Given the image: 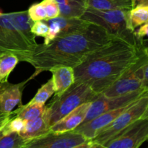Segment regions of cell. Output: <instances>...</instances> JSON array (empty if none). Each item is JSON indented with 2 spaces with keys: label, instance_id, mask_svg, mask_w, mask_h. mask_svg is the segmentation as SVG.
<instances>
[{
  "label": "cell",
  "instance_id": "e0dca14e",
  "mask_svg": "<svg viewBox=\"0 0 148 148\" xmlns=\"http://www.w3.org/2000/svg\"><path fill=\"white\" fill-rule=\"evenodd\" d=\"M46 109L45 104L27 103L24 106H20L15 111H11L14 116L20 117L23 121H27L33 120L41 116Z\"/></svg>",
  "mask_w": 148,
  "mask_h": 148
},
{
  "label": "cell",
  "instance_id": "8992f818",
  "mask_svg": "<svg viewBox=\"0 0 148 148\" xmlns=\"http://www.w3.org/2000/svg\"><path fill=\"white\" fill-rule=\"evenodd\" d=\"M148 117V95H143L131 104L109 125L101 130L91 141L105 147L113 139L124 132L140 119Z\"/></svg>",
  "mask_w": 148,
  "mask_h": 148
},
{
  "label": "cell",
  "instance_id": "ba28073f",
  "mask_svg": "<svg viewBox=\"0 0 148 148\" xmlns=\"http://www.w3.org/2000/svg\"><path fill=\"white\" fill-rule=\"evenodd\" d=\"M88 140H90L73 131L63 133L49 131L40 137L26 140L22 148H71Z\"/></svg>",
  "mask_w": 148,
  "mask_h": 148
},
{
  "label": "cell",
  "instance_id": "d4e9b609",
  "mask_svg": "<svg viewBox=\"0 0 148 148\" xmlns=\"http://www.w3.org/2000/svg\"><path fill=\"white\" fill-rule=\"evenodd\" d=\"M46 11L47 19H53L59 16V8L56 0H43L40 2Z\"/></svg>",
  "mask_w": 148,
  "mask_h": 148
},
{
  "label": "cell",
  "instance_id": "52a82bcc",
  "mask_svg": "<svg viewBox=\"0 0 148 148\" xmlns=\"http://www.w3.org/2000/svg\"><path fill=\"white\" fill-rule=\"evenodd\" d=\"M147 92L148 89H140L122 96L105 97L101 94L91 102L86 116L82 124H85L104 113L134 102L142 96L147 94Z\"/></svg>",
  "mask_w": 148,
  "mask_h": 148
},
{
  "label": "cell",
  "instance_id": "8fae6325",
  "mask_svg": "<svg viewBox=\"0 0 148 148\" xmlns=\"http://www.w3.org/2000/svg\"><path fill=\"white\" fill-rule=\"evenodd\" d=\"M25 82L17 85L8 82L0 83V115H8L22 100L21 87Z\"/></svg>",
  "mask_w": 148,
  "mask_h": 148
},
{
  "label": "cell",
  "instance_id": "83f0119b",
  "mask_svg": "<svg viewBox=\"0 0 148 148\" xmlns=\"http://www.w3.org/2000/svg\"><path fill=\"white\" fill-rule=\"evenodd\" d=\"M132 9L139 6H148V0H131Z\"/></svg>",
  "mask_w": 148,
  "mask_h": 148
},
{
  "label": "cell",
  "instance_id": "7a4b0ae2",
  "mask_svg": "<svg viewBox=\"0 0 148 148\" xmlns=\"http://www.w3.org/2000/svg\"><path fill=\"white\" fill-rule=\"evenodd\" d=\"M145 51V44L135 46L114 38L107 44L90 53L74 68L75 82L85 83L98 95L119 79Z\"/></svg>",
  "mask_w": 148,
  "mask_h": 148
},
{
  "label": "cell",
  "instance_id": "ac0fdd59",
  "mask_svg": "<svg viewBox=\"0 0 148 148\" xmlns=\"http://www.w3.org/2000/svg\"><path fill=\"white\" fill-rule=\"evenodd\" d=\"M53 19L59 25L60 33L59 36L77 31L89 24V22L82 20L81 18H76V17H64L62 16H59Z\"/></svg>",
  "mask_w": 148,
  "mask_h": 148
},
{
  "label": "cell",
  "instance_id": "277c9868",
  "mask_svg": "<svg viewBox=\"0 0 148 148\" xmlns=\"http://www.w3.org/2000/svg\"><path fill=\"white\" fill-rule=\"evenodd\" d=\"M130 10H114L100 11L87 8L81 16L82 20L103 27L110 35L126 40L130 44L140 46L144 44L143 39H138L131 27L129 20Z\"/></svg>",
  "mask_w": 148,
  "mask_h": 148
},
{
  "label": "cell",
  "instance_id": "5b68a950",
  "mask_svg": "<svg viewBox=\"0 0 148 148\" xmlns=\"http://www.w3.org/2000/svg\"><path fill=\"white\" fill-rule=\"evenodd\" d=\"M98 95L86 84L75 82L63 94L54 96L51 103L46 106L43 116L48 127L50 129L74 109L94 101Z\"/></svg>",
  "mask_w": 148,
  "mask_h": 148
},
{
  "label": "cell",
  "instance_id": "f546056e",
  "mask_svg": "<svg viewBox=\"0 0 148 148\" xmlns=\"http://www.w3.org/2000/svg\"><path fill=\"white\" fill-rule=\"evenodd\" d=\"M71 148H94V143L91 140H88L85 143Z\"/></svg>",
  "mask_w": 148,
  "mask_h": 148
},
{
  "label": "cell",
  "instance_id": "4fadbf2b",
  "mask_svg": "<svg viewBox=\"0 0 148 148\" xmlns=\"http://www.w3.org/2000/svg\"><path fill=\"white\" fill-rule=\"evenodd\" d=\"M49 71L52 73L51 79L55 96L63 94L75 82L74 68L71 66H56Z\"/></svg>",
  "mask_w": 148,
  "mask_h": 148
},
{
  "label": "cell",
  "instance_id": "603a6c76",
  "mask_svg": "<svg viewBox=\"0 0 148 148\" xmlns=\"http://www.w3.org/2000/svg\"><path fill=\"white\" fill-rule=\"evenodd\" d=\"M25 125V121H23L21 118L17 116H14L10 112V119L7 124H5L0 134L1 135L10 134L12 132L20 133L23 130Z\"/></svg>",
  "mask_w": 148,
  "mask_h": 148
},
{
  "label": "cell",
  "instance_id": "6da1fadb",
  "mask_svg": "<svg viewBox=\"0 0 148 148\" xmlns=\"http://www.w3.org/2000/svg\"><path fill=\"white\" fill-rule=\"evenodd\" d=\"M114 38L101 26L89 23L81 30L57 36L49 44H38L27 61L36 69L30 79L56 66L75 68L90 53Z\"/></svg>",
  "mask_w": 148,
  "mask_h": 148
},
{
  "label": "cell",
  "instance_id": "2e32d148",
  "mask_svg": "<svg viewBox=\"0 0 148 148\" xmlns=\"http://www.w3.org/2000/svg\"><path fill=\"white\" fill-rule=\"evenodd\" d=\"M87 8L100 11L132 10L131 0H85Z\"/></svg>",
  "mask_w": 148,
  "mask_h": 148
},
{
  "label": "cell",
  "instance_id": "30bf717a",
  "mask_svg": "<svg viewBox=\"0 0 148 148\" xmlns=\"http://www.w3.org/2000/svg\"><path fill=\"white\" fill-rule=\"evenodd\" d=\"M137 63V61L117 80L106 89L101 95L105 97L122 96L140 89H148L143 86L141 80L136 73Z\"/></svg>",
  "mask_w": 148,
  "mask_h": 148
},
{
  "label": "cell",
  "instance_id": "5bb4252c",
  "mask_svg": "<svg viewBox=\"0 0 148 148\" xmlns=\"http://www.w3.org/2000/svg\"><path fill=\"white\" fill-rule=\"evenodd\" d=\"M49 132V128L42 115L33 120L25 121L24 127L19 134L25 140H28L43 135Z\"/></svg>",
  "mask_w": 148,
  "mask_h": 148
},
{
  "label": "cell",
  "instance_id": "f1b7e54d",
  "mask_svg": "<svg viewBox=\"0 0 148 148\" xmlns=\"http://www.w3.org/2000/svg\"><path fill=\"white\" fill-rule=\"evenodd\" d=\"M10 113L8 114V115H6V116L0 115V132L1 131L3 127L5 126V124L7 123V121L10 120Z\"/></svg>",
  "mask_w": 148,
  "mask_h": 148
},
{
  "label": "cell",
  "instance_id": "3957f363",
  "mask_svg": "<svg viewBox=\"0 0 148 148\" xmlns=\"http://www.w3.org/2000/svg\"><path fill=\"white\" fill-rule=\"evenodd\" d=\"M32 23L27 11L0 12V54L12 53L27 62L38 46L30 31Z\"/></svg>",
  "mask_w": 148,
  "mask_h": 148
},
{
  "label": "cell",
  "instance_id": "7c38bea8",
  "mask_svg": "<svg viewBox=\"0 0 148 148\" xmlns=\"http://www.w3.org/2000/svg\"><path fill=\"white\" fill-rule=\"evenodd\" d=\"M91 102H88L74 109L58 122L50 127L49 131L52 132L63 133L73 131L83 122Z\"/></svg>",
  "mask_w": 148,
  "mask_h": 148
},
{
  "label": "cell",
  "instance_id": "44dd1931",
  "mask_svg": "<svg viewBox=\"0 0 148 148\" xmlns=\"http://www.w3.org/2000/svg\"><path fill=\"white\" fill-rule=\"evenodd\" d=\"M25 142L18 133L12 132L5 135L0 134V148H22Z\"/></svg>",
  "mask_w": 148,
  "mask_h": 148
},
{
  "label": "cell",
  "instance_id": "9a60e30c",
  "mask_svg": "<svg viewBox=\"0 0 148 148\" xmlns=\"http://www.w3.org/2000/svg\"><path fill=\"white\" fill-rule=\"evenodd\" d=\"M59 5V16L80 18L87 9L85 0H56Z\"/></svg>",
  "mask_w": 148,
  "mask_h": 148
},
{
  "label": "cell",
  "instance_id": "7402d4cb",
  "mask_svg": "<svg viewBox=\"0 0 148 148\" xmlns=\"http://www.w3.org/2000/svg\"><path fill=\"white\" fill-rule=\"evenodd\" d=\"M54 93L52 79H49L46 83L43 85L41 88H39L37 93L34 98L29 102V103H40L45 104V103L52 96Z\"/></svg>",
  "mask_w": 148,
  "mask_h": 148
},
{
  "label": "cell",
  "instance_id": "484cf974",
  "mask_svg": "<svg viewBox=\"0 0 148 148\" xmlns=\"http://www.w3.org/2000/svg\"><path fill=\"white\" fill-rule=\"evenodd\" d=\"M30 31L35 36L45 38L49 31V25L44 20L33 22Z\"/></svg>",
  "mask_w": 148,
  "mask_h": 148
},
{
  "label": "cell",
  "instance_id": "9c48e42d",
  "mask_svg": "<svg viewBox=\"0 0 148 148\" xmlns=\"http://www.w3.org/2000/svg\"><path fill=\"white\" fill-rule=\"evenodd\" d=\"M148 138V117L140 119L105 147L94 143V148H139Z\"/></svg>",
  "mask_w": 148,
  "mask_h": 148
},
{
  "label": "cell",
  "instance_id": "d6986e66",
  "mask_svg": "<svg viewBox=\"0 0 148 148\" xmlns=\"http://www.w3.org/2000/svg\"><path fill=\"white\" fill-rule=\"evenodd\" d=\"M19 62L18 58L14 54H0V83L8 82L10 74L15 68Z\"/></svg>",
  "mask_w": 148,
  "mask_h": 148
},
{
  "label": "cell",
  "instance_id": "ffe728a7",
  "mask_svg": "<svg viewBox=\"0 0 148 148\" xmlns=\"http://www.w3.org/2000/svg\"><path fill=\"white\" fill-rule=\"evenodd\" d=\"M129 20L131 27L134 30L142 25L147 23L148 6H139L130 10Z\"/></svg>",
  "mask_w": 148,
  "mask_h": 148
},
{
  "label": "cell",
  "instance_id": "4316f807",
  "mask_svg": "<svg viewBox=\"0 0 148 148\" xmlns=\"http://www.w3.org/2000/svg\"><path fill=\"white\" fill-rule=\"evenodd\" d=\"M147 30L148 24L145 23V24L140 26L138 29L137 28V30H134V34L138 39H143V38L147 35Z\"/></svg>",
  "mask_w": 148,
  "mask_h": 148
},
{
  "label": "cell",
  "instance_id": "cb8c5ba5",
  "mask_svg": "<svg viewBox=\"0 0 148 148\" xmlns=\"http://www.w3.org/2000/svg\"><path fill=\"white\" fill-rule=\"evenodd\" d=\"M27 13L30 20L33 22L46 20L47 19L46 11L41 3H37L30 6L29 10H27Z\"/></svg>",
  "mask_w": 148,
  "mask_h": 148
}]
</instances>
